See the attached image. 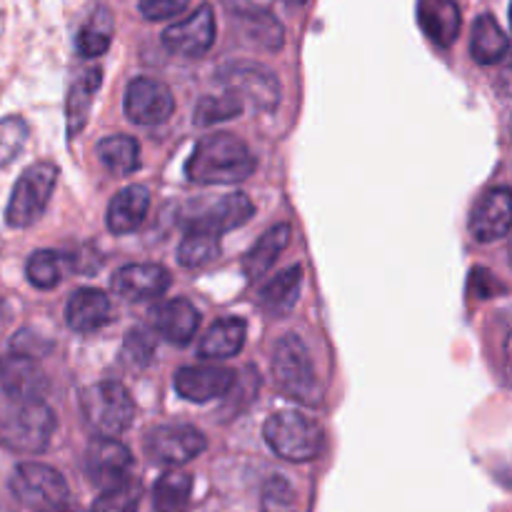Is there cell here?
<instances>
[{
	"label": "cell",
	"instance_id": "cell-1",
	"mask_svg": "<svg viewBox=\"0 0 512 512\" xmlns=\"http://www.w3.org/2000/svg\"><path fill=\"white\" fill-rule=\"evenodd\" d=\"M255 155L233 133L203 135L185 160V175L198 185L243 183L255 173Z\"/></svg>",
	"mask_w": 512,
	"mask_h": 512
},
{
	"label": "cell",
	"instance_id": "cell-2",
	"mask_svg": "<svg viewBox=\"0 0 512 512\" xmlns=\"http://www.w3.org/2000/svg\"><path fill=\"white\" fill-rule=\"evenodd\" d=\"M55 413L45 400H13L0 403V445L15 453L38 455L55 433Z\"/></svg>",
	"mask_w": 512,
	"mask_h": 512
},
{
	"label": "cell",
	"instance_id": "cell-3",
	"mask_svg": "<svg viewBox=\"0 0 512 512\" xmlns=\"http://www.w3.org/2000/svg\"><path fill=\"white\" fill-rule=\"evenodd\" d=\"M273 375L278 388L283 390L288 398L298 400V403L303 405L323 403V385H320L318 373H315L308 345L300 340V335H283V338L275 343Z\"/></svg>",
	"mask_w": 512,
	"mask_h": 512
},
{
	"label": "cell",
	"instance_id": "cell-4",
	"mask_svg": "<svg viewBox=\"0 0 512 512\" xmlns=\"http://www.w3.org/2000/svg\"><path fill=\"white\" fill-rule=\"evenodd\" d=\"M263 438L278 458L310 463L323 450V428L298 410H278L263 425Z\"/></svg>",
	"mask_w": 512,
	"mask_h": 512
},
{
	"label": "cell",
	"instance_id": "cell-5",
	"mask_svg": "<svg viewBox=\"0 0 512 512\" xmlns=\"http://www.w3.org/2000/svg\"><path fill=\"white\" fill-rule=\"evenodd\" d=\"M80 410H83L85 423L100 438H118L120 433L130 428L135 418V403L128 388L115 383V380H105V383L85 388L80 395Z\"/></svg>",
	"mask_w": 512,
	"mask_h": 512
},
{
	"label": "cell",
	"instance_id": "cell-6",
	"mask_svg": "<svg viewBox=\"0 0 512 512\" xmlns=\"http://www.w3.org/2000/svg\"><path fill=\"white\" fill-rule=\"evenodd\" d=\"M55 183H58V165L50 160H40L25 168L5 208V223L10 228H30L38 223L40 215L48 208Z\"/></svg>",
	"mask_w": 512,
	"mask_h": 512
},
{
	"label": "cell",
	"instance_id": "cell-7",
	"mask_svg": "<svg viewBox=\"0 0 512 512\" xmlns=\"http://www.w3.org/2000/svg\"><path fill=\"white\" fill-rule=\"evenodd\" d=\"M218 75L225 93L235 95L243 105L250 103L255 110H263V113H270L280 105V80L265 65L230 63Z\"/></svg>",
	"mask_w": 512,
	"mask_h": 512
},
{
	"label": "cell",
	"instance_id": "cell-8",
	"mask_svg": "<svg viewBox=\"0 0 512 512\" xmlns=\"http://www.w3.org/2000/svg\"><path fill=\"white\" fill-rule=\"evenodd\" d=\"M10 490L18 503L35 510L58 508L68 500V483L63 475L43 463H20L10 478Z\"/></svg>",
	"mask_w": 512,
	"mask_h": 512
},
{
	"label": "cell",
	"instance_id": "cell-9",
	"mask_svg": "<svg viewBox=\"0 0 512 512\" xmlns=\"http://www.w3.org/2000/svg\"><path fill=\"white\" fill-rule=\"evenodd\" d=\"M205 435L193 425L168 423L158 425L145 435V453L153 463L165 465V468H178V465L190 463L205 450Z\"/></svg>",
	"mask_w": 512,
	"mask_h": 512
},
{
	"label": "cell",
	"instance_id": "cell-10",
	"mask_svg": "<svg viewBox=\"0 0 512 512\" xmlns=\"http://www.w3.org/2000/svg\"><path fill=\"white\" fill-rule=\"evenodd\" d=\"M215 43V13L213 5L203 3L188 18L168 25L163 30V45L173 55L183 58H203Z\"/></svg>",
	"mask_w": 512,
	"mask_h": 512
},
{
	"label": "cell",
	"instance_id": "cell-11",
	"mask_svg": "<svg viewBox=\"0 0 512 512\" xmlns=\"http://www.w3.org/2000/svg\"><path fill=\"white\" fill-rule=\"evenodd\" d=\"M125 115L135 125H160L173 115L175 98L170 88L153 78L130 80L125 90Z\"/></svg>",
	"mask_w": 512,
	"mask_h": 512
},
{
	"label": "cell",
	"instance_id": "cell-12",
	"mask_svg": "<svg viewBox=\"0 0 512 512\" xmlns=\"http://www.w3.org/2000/svg\"><path fill=\"white\" fill-rule=\"evenodd\" d=\"M133 470V455L118 438H95L85 453V473L90 483L100 490L115 488V485L130 480Z\"/></svg>",
	"mask_w": 512,
	"mask_h": 512
},
{
	"label": "cell",
	"instance_id": "cell-13",
	"mask_svg": "<svg viewBox=\"0 0 512 512\" xmlns=\"http://www.w3.org/2000/svg\"><path fill=\"white\" fill-rule=\"evenodd\" d=\"M0 388L13 400H45L48 378L33 355L10 350L0 358Z\"/></svg>",
	"mask_w": 512,
	"mask_h": 512
},
{
	"label": "cell",
	"instance_id": "cell-14",
	"mask_svg": "<svg viewBox=\"0 0 512 512\" xmlns=\"http://www.w3.org/2000/svg\"><path fill=\"white\" fill-rule=\"evenodd\" d=\"M235 378H238L235 370L223 368V365H188L175 373L173 388L188 403H210L230 393Z\"/></svg>",
	"mask_w": 512,
	"mask_h": 512
},
{
	"label": "cell",
	"instance_id": "cell-15",
	"mask_svg": "<svg viewBox=\"0 0 512 512\" xmlns=\"http://www.w3.org/2000/svg\"><path fill=\"white\" fill-rule=\"evenodd\" d=\"M470 235L478 243H495L512 230V190L490 188L470 215Z\"/></svg>",
	"mask_w": 512,
	"mask_h": 512
},
{
	"label": "cell",
	"instance_id": "cell-16",
	"mask_svg": "<svg viewBox=\"0 0 512 512\" xmlns=\"http://www.w3.org/2000/svg\"><path fill=\"white\" fill-rule=\"evenodd\" d=\"M255 213L253 200L245 193L235 190V193L220 195L215 203H210L208 208L200 210V213L190 215L188 218V230H208V233L223 235L228 230L240 228V225L248 223Z\"/></svg>",
	"mask_w": 512,
	"mask_h": 512
},
{
	"label": "cell",
	"instance_id": "cell-17",
	"mask_svg": "<svg viewBox=\"0 0 512 512\" xmlns=\"http://www.w3.org/2000/svg\"><path fill=\"white\" fill-rule=\"evenodd\" d=\"M170 288V273L158 263L123 265L113 275V290L128 303L155 300Z\"/></svg>",
	"mask_w": 512,
	"mask_h": 512
},
{
	"label": "cell",
	"instance_id": "cell-18",
	"mask_svg": "<svg viewBox=\"0 0 512 512\" xmlns=\"http://www.w3.org/2000/svg\"><path fill=\"white\" fill-rule=\"evenodd\" d=\"M418 23L440 48H450L463 28V15L455 0H418Z\"/></svg>",
	"mask_w": 512,
	"mask_h": 512
},
{
	"label": "cell",
	"instance_id": "cell-19",
	"mask_svg": "<svg viewBox=\"0 0 512 512\" xmlns=\"http://www.w3.org/2000/svg\"><path fill=\"white\" fill-rule=\"evenodd\" d=\"M153 328L163 335L168 343L185 345L195 338L200 328V313L195 305L185 298L165 300L153 310Z\"/></svg>",
	"mask_w": 512,
	"mask_h": 512
},
{
	"label": "cell",
	"instance_id": "cell-20",
	"mask_svg": "<svg viewBox=\"0 0 512 512\" xmlns=\"http://www.w3.org/2000/svg\"><path fill=\"white\" fill-rule=\"evenodd\" d=\"M150 208V193L145 185H128L118 190L115 198L108 203L105 225L113 235H128L143 225Z\"/></svg>",
	"mask_w": 512,
	"mask_h": 512
},
{
	"label": "cell",
	"instance_id": "cell-21",
	"mask_svg": "<svg viewBox=\"0 0 512 512\" xmlns=\"http://www.w3.org/2000/svg\"><path fill=\"white\" fill-rule=\"evenodd\" d=\"M110 320V300L98 288H78L65 305V323L75 333H95Z\"/></svg>",
	"mask_w": 512,
	"mask_h": 512
},
{
	"label": "cell",
	"instance_id": "cell-22",
	"mask_svg": "<svg viewBox=\"0 0 512 512\" xmlns=\"http://www.w3.org/2000/svg\"><path fill=\"white\" fill-rule=\"evenodd\" d=\"M300 288H303V268L290 265V268H285L283 273H278L260 288V310L270 315V318H288L295 310V305H298Z\"/></svg>",
	"mask_w": 512,
	"mask_h": 512
},
{
	"label": "cell",
	"instance_id": "cell-23",
	"mask_svg": "<svg viewBox=\"0 0 512 512\" xmlns=\"http://www.w3.org/2000/svg\"><path fill=\"white\" fill-rule=\"evenodd\" d=\"M248 323L243 318H223L203 335L198 355L203 360H228L243 350Z\"/></svg>",
	"mask_w": 512,
	"mask_h": 512
},
{
	"label": "cell",
	"instance_id": "cell-24",
	"mask_svg": "<svg viewBox=\"0 0 512 512\" xmlns=\"http://www.w3.org/2000/svg\"><path fill=\"white\" fill-rule=\"evenodd\" d=\"M290 233H293V230H290L288 223L275 225V228L265 230V233L258 238V243L245 253L243 273L250 283L260 280L270 268H273L275 260L280 258V253L288 248Z\"/></svg>",
	"mask_w": 512,
	"mask_h": 512
},
{
	"label": "cell",
	"instance_id": "cell-25",
	"mask_svg": "<svg viewBox=\"0 0 512 512\" xmlns=\"http://www.w3.org/2000/svg\"><path fill=\"white\" fill-rule=\"evenodd\" d=\"M510 50V38L500 28L498 20L490 13H483L473 23V35H470V55L480 65H495L505 60Z\"/></svg>",
	"mask_w": 512,
	"mask_h": 512
},
{
	"label": "cell",
	"instance_id": "cell-26",
	"mask_svg": "<svg viewBox=\"0 0 512 512\" xmlns=\"http://www.w3.org/2000/svg\"><path fill=\"white\" fill-rule=\"evenodd\" d=\"M95 155H98L100 165L110 175H118V178L135 173L140 168V145L133 135L118 133L98 140Z\"/></svg>",
	"mask_w": 512,
	"mask_h": 512
},
{
	"label": "cell",
	"instance_id": "cell-27",
	"mask_svg": "<svg viewBox=\"0 0 512 512\" xmlns=\"http://www.w3.org/2000/svg\"><path fill=\"white\" fill-rule=\"evenodd\" d=\"M100 83H103V70L88 68L83 70V75H80V78L73 83V88H70L68 105H65L70 138L80 135V130H83L85 123H88L90 105H93V95L98 93Z\"/></svg>",
	"mask_w": 512,
	"mask_h": 512
},
{
	"label": "cell",
	"instance_id": "cell-28",
	"mask_svg": "<svg viewBox=\"0 0 512 512\" xmlns=\"http://www.w3.org/2000/svg\"><path fill=\"white\" fill-rule=\"evenodd\" d=\"M193 493V478L180 470H170L155 483L153 508L155 512H183Z\"/></svg>",
	"mask_w": 512,
	"mask_h": 512
},
{
	"label": "cell",
	"instance_id": "cell-29",
	"mask_svg": "<svg viewBox=\"0 0 512 512\" xmlns=\"http://www.w3.org/2000/svg\"><path fill=\"white\" fill-rule=\"evenodd\" d=\"M220 238L223 235L208 233V230H195L190 228L188 235L183 238L178 248V260L183 268H203V265L213 263L220 255Z\"/></svg>",
	"mask_w": 512,
	"mask_h": 512
},
{
	"label": "cell",
	"instance_id": "cell-30",
	"mask_svg": "<svg viewBox=\"0 0 512 512\" xmlns=\"http://www.w3.org/2000/svg\"><path fill=\"white\" fill-rule=\"evenodd\" d=\"M63 263L65 258L55 250H35L25 265V275L33 288L53 290L63 280Z\"/></svg>",
	"mask_w": 512,
	"mask_h": 512
},
{
	"label": "cell",
	"instance_id": "cell-31",
	"mask_svg": "<svg viewBox=\"0 0 512 512\" xmlns=\"http://www.w3.org/2000/svg\"><path fill=\"white\" fill-rule=\"evenodd\" d=\"M245 105L240 103L235 95L225 93L223 95H205V98H200V103L195 105V113H193V120L195 125H200V128H210V125L215 123H223V120H230L235 118V115L243 113Z\"/></svg>",
	"mask_w": 512,
	"mask_h": 512
},
{
	"label": "cell",
	"instance_id": "cell-32",
	"mask_svg": "<svg viewBox=\"0 0 512 512\" xmlns=\"http://www.w3.org/2000/svg\"><path fill=\"white\" fill-rule=\"evenodd\" d=\"M140 495H143V488L138 480H125L115 488L103 490V495L93 503V512H135L140 505Z\"/></svg>",
	"mask_w": 512,
	"mask_h": 512
},
{
	"label": "cell",
	"instance_id": "cell-33",
	"mask_svg": "<svg viewBox=\"0 0 512 512\" xmlns=\"http://www.w3.org/2000/svg\"><path fill=\"white\" fill-rule=\"evenodd\" d=\"M28 143V123L20 115L0 120V168L13 163Z\"/></svg>",
	"mask_w": 512,
	"mask_h": 512
},
{
	"label": "cell",
	"instance_id": "cell-34",
	"mask_svg": "<svg viewBox=\"0 0 512 512\" xmlns=\"http://www.w3.org/2000/svg\"><path fill=\"white\" fill-rule=\"evenodd\" d=\"M243 25H245V33H248L260 48H268V50L283 48V25H280L270 13L243 15Z\"/></svg>",
	"mask_w": 512,
	"mask_h": 512
},
{
	"label": "cell",
	"instance_id": "cell-35",
	"mask_svg": "<svg viewBox=\"0 0 512 512\" xmlns=\"http://www.w3.org/2000/svg\"><path fill=\"white\" fill-rule=\"evenodd\" d=\"M153 355H155V340L148 330L135 328L125 335L123 360L128 363V368H133V370L148 368L150 360H153Z\"/></svg>",
	"mask_w": 512,
	"mask_h": 512
},
{
	"label": "cell",
	"instance_id": "cell-36",
	"mask_svg": "<svg viewBox=\"0 0 512 512\" xmlns=\"http://www.w3.org/2000/svg\"><path fill=\"white\" fill-rule=\"evenodd\" d=\"M265 512H295V493L288 480L273 478L268 480L263 493Z\"/></svg>",
	"mask_w": 512,
	"mask_h": 512
},
{
	"label": "cell",
	"instance_id": "cell-37",
	"mask_svg": "<svg viewBox=\"0 0 512 512\" xmlns=\"http://www.w3.org/2000/svg\"><path fill=\"white\" fill-rule=\"evenodd\" d=\"M108 48H110V33H108V30H100L95 23L80 28L78 53L83 55V58H98V55H103Z\"/></svg>",
	"mask_w": 512,
	"mask_h": 512
},
{
	"label": "cell",
	"instance_id": "cell-38",
	"mask_svg": "<svg viewBox=\"0 0 512 512\" xmlns=\"http://www.w3.org/2000/svg\"><path fill=\"white\" fill-rule=\"evenodd\" d=\"M190 0H140L138 8L145 20H168L183 13Z\"/></svg>",
	"mask_w": 512,
	"mask_h": 512
},
{
	"label": "cell",
	"instance_id": "cell-39",
	"mask_svg": "<svg viewBox=\"0 0 512 512\" xmlns=\"http://www.w3.org/2000/svg\"><path fill=\"white\" fill-rule=\"evenodd\" d=\"M470 293L478 295V298H495L500 293H508V288L490 270L475 268L470 275Z\"/></svg>",
	"mask_w": 512,
	"mask_h": 512
},
{
	"label": "cell",
	"instance_id": "cell-40",
	"mask_svg": "<svg viewBox=\"0 0 512 512\" xmlns=\"http://www.w3.org/2000/svg\"><path fill=\"white\" fill-rule=\"evenodd\" d=\"M495 88H498V93H503L505 98H512V58L503 65V70H500L498 78H495Z\"/></svg>",
	"mask_w": 512,
	"mask_h": 512
},
{
	"label": "cell",
	"instance_id": "cell-41",
	"mask_svg": "<svg viewBox=\"0 0 512 512\" xmlns=\"http://www.w3.org/2000/svg\"><path fill=\"white\" fill-rule=\"evenodd\" d=\"M40 512H75V510L65 508V505H58V508H48V510H40Z\"/></svg>",
	"mask_w": 512,
	"mask_h": 512
},
{
	"label": "cell",
	"instance_id": "cell-42",
	"mask_svg": "<svg viewBox=\"0 0 512 512\" xmlns=\"http://www.w3.org/2000/svg\"><path fill=\"white\" fill-rule=\"evenodd\" d=\"M285 3H290V5H300V3H305V0H285Z\"/></svg>",
	"mask_w": 512,
	"mask_h": 512
},
{
	"label": "cell",
	"instance_id": "cell-43",
	"mask_svg": "<svg viewBox=\"0 0 512 512\" xmlns=\"http://www.w3.org/2000/svg\"><path fill=\"white\" fill-rule=\"evenodd\" d=\"M510 30H512V0H510Z\"/></svg>",
	"mask_w": 512,
	"mask_h": 512
},
{
	"label": "cell",
	"instance_id": "cell-44",
	"mask_svg": "<svg viewBox=\"0 0 512 512\" xmlns=\"http://www.w3.org/2000/svg\"><path fill=\"white\" fill-rule=\"evenodd\" d=\"M508 130H510V140H512V118H510V123H508Z\"/></svg>",
	"mask_w": 512,
	"mask_h": 512
},
{
	"label": "cell",
	"instance_id": "cell-45",
	"mask_svg": "<svg viewBox=\"0 0 512 512\" xmlns=\"http://www.w3.org/2000/svg\"><path fill=\"white\" fill-rule=\"evenodd\" d=\"M510 265H512V245H510Z\"/></svg>",
	"mask_w": 512,
	"mask_h": 512
}]
</instances>
